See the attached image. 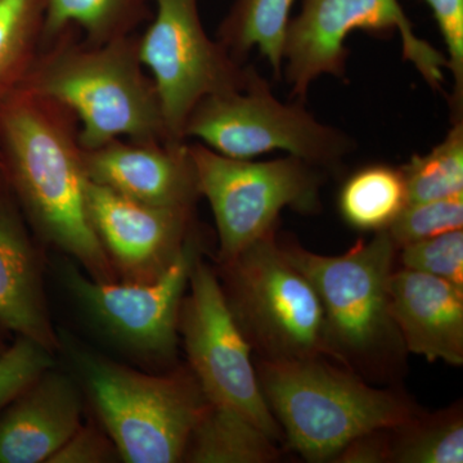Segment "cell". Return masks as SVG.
<instances>
[{
  "label": "cell",
  "mask_w": 463,
  "mask_h": 463,
  "mask_svg": "<svg viewBox=\"0 0 463 463\" xmlns=\"http://www.w3.org/2000/svg\"><path fill=\"white\" fill-rule=\"evenodd\" d=\"M0 170L36 236L94 281H118L88 214L79 125L53 100L16 88L0 99Z\"/></svg>",
  "instance_id": "obj_1"
},
{
  "label": "cell",
  "mask_w": 463,
  "mask_h": 463,
  "mask_svg": "<svg viewBox=\"0 0 463 463\" xmlns=\"http://www.w3.org/2000/svg\"><path fill=\"white\" fill-rule=\"evenodd\" d=\"M70 27L39 50L17 88L56 102L78 121L85 151L114 139L173 142L160 97L138 54V38L79 41Z\"/></svg>",
  "instance_id": "obj_2"
},
{
  "label": "cell",
  "mask_w": 463,
  "mask_h": 463,
  "mask_svg": "<svg viewBox=\"0 0 463 463\" xmlns=\"http://www.w3.org/2000/svg\"><path fill=\"white\" fill-rule=\"evenodd\" d=\"M289 263L315 288L323 310L327 355L373 380L397 371L407 353L389 307L397 246L388 230L337 257L279 242Z\"/></svg>",
  "instance_id": "obj_3"
},
{
  "label": "cell",
  "mask_w": 463,
  "mask_h": 463,
  "mask_svg": "<svg viewBox=\"0 0 463 463\" xmlns=\"http://www.w3.org/2000/svg\"><path fill=\"white\" fill-rule=\"evenodd\" d=\"M257 373L261 392L289 446L309 462L335 461L355 439L395 429L416 417L417 408L392 390L336 367L325 356L263 361Z\"/></svg>",
  "instance_id": "obj_4"
},
{
  "label": "cell",
  "mask_w": 463,
  "mask_h": 463,
  "mask_svg": "<svg viewBox=\"0 0 463 463\" xmlns=\"http://www.w3.org/2000/svg\"><path fill=\"white\" fill-rule=\"evenodd\" d=\"M67 345L121 461L182 462L192 431L209 403L194 373H145L74 343Z\"/></svg>",
  "instance_id": "obj_5"
},
{
  "label": "cell",
  "mask_w": 463,
  "mask_h": 463,
  "mask_svg": "<svg viewBox=\"0 0 463 463\" xmlns=\"http://www.w3.org/2000/svg\"><path fill=\"white\" fill-rule=\"evenodd\" d=\"M303 103L281 102L267 79L250 66L245 88L210 94L194 106L183 136L200 139L227 157L254 160L282 151L323 172H336L355 143L340 129L317 120Z\"/></svg>",
  "instance_id": "obj_6"
},
{
  "label": "cell",
  "mask_w": 463,
  "mask_h": 463,
  "mask_svg": "<svg viewBox=\"0 0 463 463\" xmlns=\"http://www.w3.org/2000/svg\"><path fill=\"white\" fill-rule=\"evenodd\" d=\"M221 268L234 318L263 361L328 356L321 300L283 254L276 231Z\"/></svg>",
  "instance_id": "obj_7"
},
{
  "label": "cell",
  "mask_w": 463,
  "mask_h": 463,
  "mask_svg": "<svg viewBox=\"0 0 463 463\" xmlns=\"http://www.w3.org/2000/svg\"><path fill=\"white\" fill-rule=\"evenodd\" d=\"M201 196L209 201L218 231V263L276 231L286 209L319 210L325 172L295 156L269 161L223 156L203 143L188 145Z\"/></svg>",
  "instance_id": "obj_8"
},
{
  "label": "cell",
  "mask_w": 463,
  "mask_h": 463,
  "mask_svg": "<svg viewBox=\"0 0 463 463\" xmlns=\"http://www.w3.org/2000/svg\"><path fill=\"white\" fill-rule=\"evenodd\" d=\"M355 30L376 36L398 33L404 60L426 83L441 90L447 56L414 33L399 0H304L300 14L289 20L283 53L291 96L304 102L321 76L345 78L346 39Z\"/></svg>",
  "instance_id": "obj_9"
},
{
  "label": "cell",
  "mask_w": 463,
  "mask_h": 463,
  "mask_svg": "<svg viewBox=\"0 0 463 463\" xmlns=\"http://www.w3.org/2000/svg\"><path fill=\"white\" fill-rule=\"evenodd\" d=\"M188 286L178 332L206 401L236 411L274 440H281V426L268 407L252 364V347L234 318L218 274L200 257Z\"/></svg>",
  "instance_id": "obj_10"
},
{
  "label": "cell",
  "mask_w": 463,
  "mask_h": 463,
  "mask_svg": "<svg viewBox=\"0 0 463 463\" xmlns=\"http://www.w3.org/2000/svg\"><path fill=\"white\" fill-rule=\"evenodd\" d=\"M149 3L156 14L138 38L139 58L156 87L170 139L185 142L183 133L194 106L210 94L245 88L250 66L207 35L199 0Z\"/></svg>",
  "instance_id": "obj_11"
},
{
  "label": "cell",
  "mask_w": 463,
  "mask_h": 463,
  "mask_svg": "<svg viewBox=\"0 0 463 463\" xmlns=\"http://www.w3.org/2000/svg\"><path fill=\"white\" fill-rule=\"evenodd\" d=\"M200 242L194 228L156 281H94L71 261L61 268V279L81 312L116 345L148 364H167L175 355L179 312L192 268L201 257Z\"/></svg>",
  "instance_id": "obj_12"
},
{
  "label": "cell",
  "mask_w": 463,
  "mask_h": 463,
  "mask_svg": "<svg viewBox=\"0 0 463 463\" xmlns=\"http://www.w3.org/2000/svg\"><path fill=\"white\" fill-rule=\"evenodd\" d=\"M85 196L90 223L118 281H156L194 228V210L146 205L90 179Z\"/></svg>",
  "instance_id": "obj_13"
},
{
  "label": "cell",
  "mask_w": 463,
  "mask_h": 463,
  "mask_svg": "<svg viewBox=\"0 0 463 463\" xmlns=\"http://www.w3.org/2000/svg\"><path fill=\"white\" fill-rule=\"evenodd\" d=\"M83 157L90 182L146 205L194 210L201 197L188 143L118 138Z\"/></svg>",
  "instance_id": "obj_14"
},
{
  "label": "cell",
  "mask_w": 463,
  "mask_h": 463,
  "mask_svg": "<svg viewBox=\"0 0 463 463\" xmlns=\"http://www.w3.org/2000/svg\"><path fill=\"white\" fill-rule=\"evenodd\" d=\"M0 332L41 344L50 352L62 347L54 331L43 281L41 252L25 215L0 170Z\"/></svg>",
  "instance_id": "obj_15"
},
{
  "label": "cell",
  "mask_w": 463,
  "mask_h": 463,
  "mask_svg": "<svg viewBox=\"0 0 463 463\" xmlns=\"http://www.w3.org/2000/svg\"><path fill=\"white\" fill-rule=\"evenodd\" d=\"M81 414L75 379L50 368L0 413V463H47L80 428Z\"/></svg>",
  "instance_id": "obj_16"
},
{
  "label": "cell",
  "mask_w": 463,
  "mask_h": 463,
  "mask_svg": "<svg viewBox=\"0 0 463 463\" xmlns=\"http://www.w3.org/2000/svg\"><path fill=\"white\" fill-rule=\"evenodd\" d=\"M389 307L407 352L463 364L462 288L402 268L390 277Z\"/></svg>",
  "instance_id": "obj_17"
},
{
  "label": "cell",
  "mask_w": 463,
  "mask_h": 463,
  "mask_svg": "<svg viewBox=\"0 0 463 463\" xmlns=\"http://www.w3.org/2000/svg\"><path fill=\"white\" fill-rule=\"evenodd\" d=\"M281 457L276 440L242 414L207 403L192 431L183 461L270 463Z\"/></svg>",
  "instance_id": "obj_18"
},
{
  "label": "cell",
  "mask_w": 463,
  "mask_h": 463,
  "mask_svg": "<svg viewBox=\"0 0 463 463\" xmlns=\"http://www.w3.org/2000/svg\"><path fill=\"white\" fill-rule=\"evenodd\" d=\"M294 2L234 0L219 26L216 41L241 63L257 48L260 56L269 62L274 76L279 79L283 72V53Z\"/></svg>",
  "instance_id": "obj_19"
},
{
  "label": "cell",
  "mask_w": 463,
  "mask_h": 463,
  "mask_svg": "<svg viewBox=\"0 0 463 463\" xmlns=\"http://www.w3.org/2000/svg\"><path fill=\"white\" fill-rule=\"evenodd\" d=\"M149 14V0H45L41 48L70 27H78L84 41L99 44L133 35Z\"/></svg>",
  "instance_id": "obj_20"
},
{
  "label": "cell",
  "mask_w": 463,
  "mask_h": 463,
  "mask_svg": "<svg viewBox=\"0 0 463 463\" xmlns=\"http://www.w3.org/2000/svg\"><path fill=\"white\" fill-rule=\"evenodd\" d=\"M407 205V190L401 167L368 165L344 183L339 207L344 221L358 231L388 230Z\"/></svg>",
  "instance_id": "obj_21"
},
{
  "label": "cell",
  "mask_w": 463,
  "mask_h": 463,
  "mask_svg": "<svg viewBox=\"0 0 463 463\" xmlns=\"http://www.w3.org/2000/svg\"><path fill=\"white\" fill-rule=\"evenodd\" d=\"M390 462L462 463L463 419L461 408H450L392 429Z\"/></svg>",
  "instance_id": "obj_22"
},
{
  "label": "cell",
  "mask_w": 463,
  "mask_h": 463,
  "mask_svg": "<svg viewBox=\"0 0 463 463\" xmlns=\"http://www.w3.org/2000/svg\"><path fill=\"white\" fill-rule=\"evenodd\" d=\"M45 0H0V99L16 90L41 50Z\"/></svg>",
  "instance_id": "obj_23"
},
{
  "label": "cell",
  "mask_w": 463,
  "mask_h": 463,
  "mask_svg": "<svg viewBox=\"0 0 463 463\" xmlns=\"http://www.w3.org/2000/svg\"><path fill=\"white\" fill-rule=\"evenodd\" d=\"M452 123L446 138L429 154L414 155L401 167L407 203L463 194V120Z\"/></svg>",
  "instance_id": "obj_24"
},
{
  "label": "cell",
  "mask_w": 463,
  "mask_h": 463,
  "mask_svg": "<svg viewBox=\"0 0 463 463\" xmlns=\"http://www.w3.org/2000/svg\"><path fill=\"white\" fill-rule=\"evenodd\" d=\"M463 194L407 203L388 228L397 249L448 232L462 230Z\"/></svg>",
  "instance_id": "obj_25"
},
{
  "label": "cell",
  "mask_w": 463,
  "mask_h": 463,
  "mask_svg": "<svg viewBox=\"0 0 463 463\" xmlns=\"http://www.w3.org/2000/svg\"><path fill=\"white\" fill-rule=\"evenodd\" d=\"M403 268L430 274L463 288V231L439 234L399 248Z\"/></svg>",
  "instance_id": "obj_26"
},
{
  "label": "cell",
  "mask_w": 463,
  "mask_h": 463,
  "mask_svg": "<svg viewBox=\"0 0 463 463\" xmlns=\"http://www.w3.org/2000/svg\"><path fill=\"white\" fill-rule=\"evenodd\" d=\"M53 353L41 344L16 336L0 354V413L39 376L54 367Z\"/></svg>",
  "instance_id": "obj_27"
},
{
  "label": "cell",
  "mask_w": 463,
  "mask_h": 463,
  "mask_svg": "<svg viewBox=\"0 0 463 463\" xmlns=\"http://www.w3.org/2000/svg\"><path fill=\"white\" fill-rule=\"evenodd\" d=\"M447 48L448 70L453 78L449 97L452 121L463 120V0H426Z\"/></svg>",
  "instance_id": "obj_28"
},
{
  "label": "cell",
  "mask_w": 463,
  "mask_h": 463,
  "mask_svg": "<svg viewBox=\"0 0 463 463\" xmlns=\"http://www.w3.org/2000/svg\"><path fill=\"white\" fill-rule=\"evenodd\" d=\"M118 459L120 456L108 432L81 423L47 463H109Z\"/></svg>",
  "instance_id": "obj_29"
},
{
  "label": "cell",
  "mask_w": 463,
  "mask_h": 463,
  "mask_svg": "<svg viewBox=\"0 0 463 463\" xmlns=\"http://www.w3.org/2000/svg\"><path fill=\"white\" fill-rule=\"evenodd\" d=\"M390 435H392V429H385V430L370 432V434L355 439L341 450L335 461L345 463L390 462Z\"/></svg>",
  "instance_id": "obj_30"
},
{
  "label": "cell",
  "mask_w": 463,
  "mask_h": 463,
  "mask_svg": "<svg viewBox=\"0 0 463 463\" xmlns=\"http://www.w3.org/2000/svg\"><path fill=\"white\" fill-rule=\"evenodd\" d=\"M5 347L7 346H5V344L0 343V354H2L3 352H5Z\"/></svg>",
  "instance_id": "obj_31"
}]
</instances>
